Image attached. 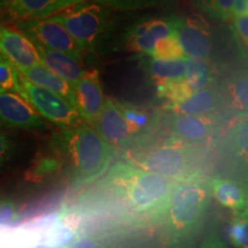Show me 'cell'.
<instances>
[{
    "label": "cell",
    "mask_w": 248,
    "mask_h": 248,
    "mask_svg": "<svg viewBox=\"0 0 248 248\" xmlns=\"http://www.w3.org/2000/svg\"><path fill=\"white\" fill-rule=\"evenodd\" d=\"M0 53L11 61L17 70L40 63L32 42L22 32L0 24Z\"/></svg>",
    "instance_id": "4fadbf2b"
},
{
    "label": "cell",
    "mask_w": 248,
    "mask_h": 248,
    "mask_svg": "<svg viewBox=\"0 0 248 248\" xmlns=\"http://www.w3.org/2000/svg\"><path fill=\"white\" fill-rule=\"evenodd\" d=\"M209 199V184L198 176L176 182L161 212L168 230L176 237L195 230L203 219Z\"/></svg>",
    "instance_id": "7a4b0ae2"
},
{
    "label": "cell",
    "mask_w": 248,
    "mask_h": 248,
    "mask_svg": "<svg viewBox=\"0 0 248 248\" xmlns=\"http://www.w3.org/2000/svg\"><path fill=\"white\" fill-rule=\"evenodd\" d=\"M110 12L98 2L83 1L62 9L49 18L62 24L86 54L93 52L110 27Z\"/></svg>",
    "instance_id": "277c9868"
},
{
    "label": "cell",
    "mask_w": 248,
    "mask_h": 248,
    "mask_svg": "<svg viewBox=\"0 0 248 248\" xmlns=\"http://www.w3.org/2000/svg\"><path fill=\"white\" fill-rule=\"evenodd\" d=\"M11 141H9L7 136L0 130V168L7 162V160L9 159V155H11Z\"/></svg>",
    "instance_id": "e575fe53"
},
{
    "label": "cell",
    "mask_w": 248,
    "mask_h": 248,
    "mask_svg": "<svg viewBox=\"0 0 248 248\" xmlns=\"http://www.w3.org/2000/svg\"><path fill=\"white\" fill-rule=\"evenodd\" d=\"M17 29L33 44L63 52L79 62L86 55L64 27L49 17L21 20L17 22Z\"/></svg>",
    "instance_id": "8992f818"
},
{
    "label": "cell",
    "mask_w": 248,
    "mask_h": 248,
    "mask_svg": "<svg viewBox=\"0 0 248 248\" xmlns=\"http://www.w3.org/2000/svg\"><path fill=\"white\" fill-rule=\"evenodd\" d=\"M231 94L234 107L241 114L246 116L247 113V75L246 73L240 74L235 77L231 85Z\"/></svg>",
    "instance_id": "f546056e"
},
{
    "label": "cell",
    "mask_w": 248,
    "mask_h": 248,
    "mask_svg": "<svg viewBox=\"0 0 248 248\" xmlns=\"http://www.w3.org/2000/svg\"><path fill=\"white\" fill-rule=\"evenodd\" d=\"M62 169V164L59 157L53 152L49 154H45L39 156L33 162L31 168L28 170L26 178L29 182L39 183L44 179L48 178L49 176L55 175Z\"/></svg>",
    "instance_id": "7402d4cb"
},
{
    "label": "cell",
    "mask_w": 248,
    "mask_h": 248,
    "mask_svg": "<svg viewBox=\"0 0 248 248\" xmlns=\"http://www.w3.org/2000/svg\"><path fill=\"white\" fill-rule=\"evenodd\" d=\"M232 23H233L234 36L237 37L240 45L246 49L248 39V15L245 14L232 17Z\"/></svg>",
    "instance_id": "d6a6232c"
},
{
    "label": "cell",
    "mask_w": 248,
    "mask_h": 248,
    "mask_svg": "<svg viewBox=\"0 0 248 248\" xmlns=\"http://www.w3.org/2000/svg\"><path fill=\"white\" fill-rule=\"evenodd\" d=\"M176 37L186 57L206 60L212 53V32L201 16L188 15L181 18Z\"/></svg>",
    "instance_id": "30bf717a"
},
{
    "label": "cell",
    "mask_w": 248,
    "mask_h": 248,
    "mask_svg": "<svg viewBox=\"0 0 248 248\" xmlns=\"http://www.w3.org/2000/svg\"><path fill=\"white\" fill-rule=\"evenodd\" d=\"M93 1L116 11H136V9L172 6L178 4L181 0H93Z\"/></svg>",
    "instance_id": "cb8c5ba5"
},
{
    "label": "cell",
    "mask_w": 248,
    "mask_h": 248,
    "mask_svg": "<svg viewBox=\"0 0 248 248\" xmlns=\"http://www.w3.org/2000/svg\"><path fill=\"white\" fill-rule=\"evenodd\" d=\"M51 150L76 184H86L104 175L115 155L114 147L86 124L55 132Z\"/></svg>",
    "instance_id": "6da1fadb"
},
{
    "label": "cell",
    "mask_w": 248,
    "mask_h": 248,
    "mask_svg": "<svg viewBox=\"0 0 248 248\" xmlns=\"http://www.w3.org/2000/svg\"><path fill=\"white\" fill-rule=\"evenodd\" d=\"M86 0H11L7 6L9 14L20 20L47 18L62 9Z\"/></svg>",
    "instance_id": "9a60e30c"
},
{
    "label": "cell",
    "mask_w": 248,
    "mask_h": 248,
    "mask_svg": "<svg viewBox=\"0 0 248 248\" xmlns=\"http://www.w3.org/2000/svg\"><path fill=\"white\" fill-rule=\"evenodd\" d=\"M170 129L175 138L191 145L201 144L213 136L215 122L212 116L176 114L170 121Z\"/></svg>",
    "instance_id": "5bb4252c"
},
{
    "label": "cell",
    "mask_w": 248,
    "mask_h": 248,
    "mask_svg": "<svg viewBox=\"0 0 248 248\" xmlns=\"http://www.w3.org/2000/svg\"><path fill=\"white\" fill-rule=\"evenodd\" d=\"M190 1L195 8L215 20L226 21L231 18L233 0H190Z\"/></svg>",
    "instance_id": "d4e9b609"
},
{
    "label": "cell",
    "mask_w": 248,
    "mask_h": 248,
    "mask_svg": "<svg viewBox=\"0 0 248 248\" xmlns=\"http://www.w3.org/2000/svg\"><path fill=\"white\" fill-rule=\"evenodd\" d=\"M248 12V0H233L231 8V18L245 15Z\"/></svg>",
    "instance_id": "8d00e7d4"
},
{
    "label": "cell",
    "mask_w": 248,
    "mask_h": 248,
    "mask_svg": "<svg viewBox=\"0 0 248 248\" xmlns=\"http://www.w3.org/2000/svg\"><path fill=\"white\" fill-rule=\"evenodd\" d=\"M221 100L222 97L218 90L215 86L209 85L191 93L182 101L172 102L167 108L176 114L210 116L218 108Z\"/></svg>",
    "instance_id": "e0dca14e"
},
{
    "label": "cell",
    "mask_w": 248,
    "mask_h": 248,
    "mask_svg": "<svg viewBox=\"0 0 248 248\" xmlns=\"http://www.w3.org/2000/svg\"><path fill=\"white\" fill-rule=\"evenodd\" d=\"M75 231L70 228L68 223L59 219L55 224L43 232L38 243H45L59 248H66L68 245L75 240Z\"/></svg>",
    "instance_id": "603a6c76"
},
{
    "label": "cell",
    "mask_w": 248,
    "mask_h": 248,
    "mask_svg": "<svg viewBox=\"0 0 248 248\" xmlns=\"http://www.w3.org/2000/svg\"><path fill=\"white\" fill-rule=\"evenodd\" d=\"M114 184L123 192L135 212L140 214L162 212L176 181L145 169L117 164L111 172Z\"/></svg>",
    "instance_id": "3957f363"
},
{
    "label": "cell",
    "mask_w": 248,
    "mask_h": 248,
    "mask_svg": "<svg viewBox=\"0 0 248 248\" xmlns=\"http://www.w3.org/2000/svg\"><path fill=\"white\" fill-rule=\"evenodd\" d=\"M181 21L178 16L160 18H147L139 21L126 31L123 37V48L129 52H136L151 55L154 45L160 39L176 35Z\"/></svg>",
    "instance_id": "ba28073f"
},
{
    "label": "cell",
    "mask_w": 248,
    "mask_h": 248,
    "mask_svg": "<svg viewBox=\"0 0 248 248\" xmlns=\"http://www.w3.org/2000/svg\"><path fill=\"white\" fill-rule=\"evenodd\" d=\"M93 125L97 128L101 137L113 147L124 146L133 136L119 102L109 98H105L104 106Z\"/></svg>",
    "instance_id": "7c38bea8"
},
{
    "label": "cell",
    "mask_w": 248,
    "mask_h": 248,
    "mask_svg": "<svg viewBox=\"0 0 248 248\" xmlns=\"http://www.w3.org/2000/svg\"><path fill=\"white\" fill-rule=\"evenodd\" d=\"M66 248H106L104 245L99 243L98 240L92 239V238L88 237V235H83V237L77 238L68 245Z\"/></svg>",
    "instance_id": "836d02e7"
},
{
    "label": "cell",
    "mask_w": 248,
    "mask_h": 248,
    "mask_svg": "<svg viewBox=\"0 0 248 248\" xmlns=\"http://www.w3.org/2000/svg\"><path fill=\"white\" fill-rule=\"evenodd\" d=\"M233 142L235 151L241 156H246L247 154V119L246 116L241 117V120L235 124L233 131Z\"/></svg>",
    "instance_id": "1f68e13d"
},
{
    "label": "cell",
    "mask_w": 248,
    "mask_h": 248,
    "mask_svg": "<svg viewBox=\"0 0 248 248\" xmlns=\"http://www.w3.org/2000/svg\"><path fill=\"white\" fill-rule=\"evenodd\" d=\"M150 57L160 60H173V59H184L186 55L179 44L176 35L160 39L154 45Z\"/></svg>",
    "instance_id": "484cf974"
},
{
    "label": "cell",
    "mask_w": 248,
    "mask_h": 248,
    "mask_svg": "<svg viewBox=\"0 0 248 248\" xmlns=\"http://www.w3.org/2000/svg\"><path fill=\"white\" fill-rule=\"evenodd\" d=\"M20 88V71L0 53V89L17 93Z\"/></svg>",
    "instance_id": "83f0119b"
},
{
    "label": "cell",
    "mask_w": 248,
    "mask_h": 248,
    "mask_svg": "<svg viewBox=\"0 0 248 248\" xmlns=\"http://www.w3.org/2000/svg\"><path fill=\"white\" fill-rule=\"evenodd\" d=\"M229 235L235 248H248L247 212L239 213L232 222Z\"/></svg>",
    "instance_id": "f1b7e54d"
},
{
    "label": "cell",
    "mask_w": 248,
    "mask_h": 248,
    "mask_svg": "<svg viewBox=\"0 0 248 248\" xmlns=\"http://www.w3.org/2000/svg\"><path fill=\"white\" fill-rule=\"evenodd\" d=\"M33 44V43H32ZM38 53L40 63L54 75L61 77L69 84H73L85 74L82 63L63 52L44 47L39 44H33Z\"/></svg>",
    "instance_id": "2e32d148"
},
{
    "label": "cell",
    "mask_w": 248,
    "mask_h": 248,
    "mask_svg": "<svg viewBox=\"0 0 248 248\" xmlns=\"http://www.w3.org/2000/svg\"><path fill=\"white\" fill-rule=\"evenodd\" d=\"M0 123L12 129L44 130L43 117L32 106L15 92L0 89Z\"/></svg>",
    "instance_id": "9c48e42d"
},
{
    "label": "cell",
    "mask_w": 248,
    "mask_h": 248,
    "mask_svg": "<svg viewBox=\"0 0 248 248\" xmlns=\"http://www.w3.org/2000/svg\"><path fill=\"white\" fill-rule=\"evenodd\" d=\"M17 217L18 210L13 201L0 197V229H13Z\"/></svg>",
    "instance_id": "4dcf8cb0"
},
{
    "label": "cell",
    "mask_w": 248,
    "mask_h": 248,
    "mask_svg": "<svg viewBox=\"0 0 248 248\" xmlns=\"http://www.w3.org/2000/svg\"><path fill=\"white\" fill-rule=\"evenodd\" d=\"M193 157L194 153L191 148L179 145H163L136 154L133 159L141 169L176 181L187 172Z\"/></svg>",
    "instance_id": "52a82bcc"
},
{
    "label": "cell",
    "mask_w": 248,
    "mask_h": 248,
    "mask_svg": "<svg viewBox=\"0 0 248 248\" xmlns=\"http://www.w3.org/2000/svg\"><path fill=\"white\" fill-rule=\"evenodd\" d=\"M119 106L133 136L151 128L152 119L140 108L129 104H121V102H119Z\"/></svg>",
    "instance_id": "4316f807"
},
{
    "label": "cell",
    "mask_w": 248,
    "mask_h": 248,
    "mask_svg": "<svg viewBox=\"0 0 248 248\" xmlns=\"http://www.w3.org/2000/svg\"><path fill=\"white\" fill-rule=\"evenodd\" d=\"M145 68L151 80L155 86L168 84V83L179 82L185 76L184 59H173V60H160L150 58L144 61Z\"/></svg>",
    "instance_id": "ffe728a7"
},
{
    "label": "cell",
    "mask_w": 248,
    "mask_h": 248,
    "mask_svg": "<svg viewBox=\"0 0 248 248\" xmlns=\"http://www.w3.org/2000/svg\"><path fill=\"white\" fill-rule=\"evenodd\" d=\"M18 71L24 78H27L32 84L42 86V88L47 89L49 91L58 93L75 107V94H74L71 84L62 79L61 77L54 75L53 73L46 69L42 63L35 64V66Z\"/></svg>",
    "instance_id": "ac0fdd59"
},
{
    "label": "cell",
    "mask_w": 248,
    "mask_h": 248,
    "mask_svg": "<svg viewBox=\"0 0 248 248\" xmlns=\"http://www.w3.org/2000/svg\"><path fill=\"white\" fill-rule=\"evenodd\" d=\"M200 248H229L224 241L217 234H212L201 244Z\"/></svg>",
    "instance_id": "d590c367"
},
{
    "label": "cell",
    "mask_w": 248,
    "mask_h": 248,
    "mask_svg": "<svg viewBox=\"0 0 248 248\" xmlns=\"http://www.w3.org/2000/svg\"><path fill=\"white\" fill-rule=\"evenodd\" d=\"M75 94V108L83 120L94 123L105 102L100 75L97 69L86 70L78 80L71 84Z\"/></svg>",
    "instance_id": "8fae6325"
},
{
    "label": "cell",
    "mask_w": 248,
    "mask_h": 248,
    "mask_svg": "<svg viewBox=\"0 0 248 248\" xmlns=\"http://www.w3.org/2000/svg\"><path fill=\"white\" fill-rule=\"evenodd\" d=\"M31 248H59V247L52 246V245H48V244H45V243H37L35 246H32Z\"/></svg>",
    "instance_id": "74e56055"
},
{
    "label": "cell",
    "mask_w": 248,
    "mask_h": 248,
    "mask_svg": "<svg viewBox=\"0 0 248 248\" xmlns=\"http://www.w3.org/2000/svg\"><path fill=\"white\" fill-rule=\"evenodd\" d=\"M17 94L29 102L43 119L48 120L61 129L75 128L84 124L76 108L60 94L35 85L20 74Z\"/></svg>",
    "instance_id": "5b68a950"
},
{
    "label": "cell",
    "mask_w": 248,
    "mask_h": 248,
    "mask_svg": "<svg viewBox=\"0 0 248 248\" xmlns=\"http://www.w3.org/2000/svg\"><path fill=\"white\" fill-rule=\"evenodd\" d=\"M9 1H11V0H0V8L7 7L8 4H9Z\"/></svg>",
    "instance_id": "f35d334b"
},
{
    "label": "cell",
    "mask_w": 248,
    "mask_h": 248,
    "mask_svg": "<svg viewBox=\"0 0 248 248\" xmlns=\"http://www.w3.org/2000/svg\"><path fill=\"white\" fill-rule=\"evenodd\" d=\"M210 191L222 206L237 214L247 210V195L239 184L231 179L215 178L209 184Z\"/></svg>",
    "instance_id": "d6986e66"
},
{
    "label": "cell",
    "mask_w": 248,
    "mask_h": 248,
    "mask_svg": "<svg viewBox=\"0 0 248 248\" xmlns=\"http://www.w3.org/2000/svg\"><path fill=\"white\" fill-rule=\"evenodd\" d=\"M185 76L184 82L188 90L193 93L212 85L213 71L206 60L194 58H184Z\"/></svg>",
    "instance_id": "44dd1931"
}]
</instances>
